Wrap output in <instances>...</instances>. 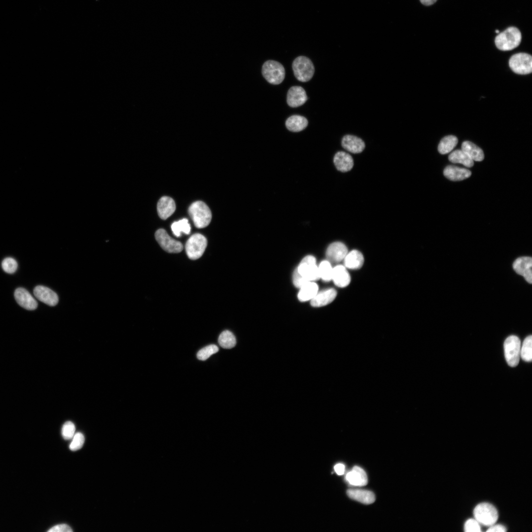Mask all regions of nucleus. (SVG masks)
<instances>
[{
    "label": "nucleus",
    "instance_id": "22",
    "mask_svg": "<svg viewBox=\"0 0 532 532\" xmlns=\"http://www.w3.org/2000/svg\"><path fill=\"white\" fill-rule=\"evenodd\" d=\"M333 162L336 168L341 172H346L352 169L354 165L353 160L349 154L339 151L334 157Z\"/></svg>",
    "mask_w": 532,
    "mask_h": 532
},
{
    "label": "nucleus",
    "instance_id": "33",
    "mask_svg": "<svg viewBox=\"0 0 532 532\" xmlns=\"http://www.w3.org/2000/svg\"><path fill=\"white\" fill-rule=\"evenodd\" d=\"M320 278L325 281L332 280L333 268L329 261H322L318 266Z\"/></svg>",
    "mask_w": 532,
    "mask_h": 532
},
{
    "label": "nucleus",
    "instance_id": "43",
    "mask_svg": "<svg viewBox=\"0 0 532 532\" xmlns=\"http://www.w3.org/2000/svg\"><path fill=\"white\" fill-rule=\"evenodd\" d=\"M421 2L425 5H431L434 3L437 0H420Z\"/></svg>",
    "mask_w": 532,
    "mask_h": 532
},
{
    "label": "nucleus",
    "instance_id": "13",
    "mask_svg": "<svg viewBox=\"0 0 532 532\" xmlns=\"http://www.w3.org/2000/svg\"><path fill=\"white\" fill-rule=\"evenodd\" d=\"M14 298L17 302L27 310H33L37 307L36 300L23 288H18L15 290Z\"/></svg>",
    "mask_w": 532,
    "mask_h": 532
},
{
    "label": "nucleus",
    "instance_id": "9",
    "mask_svg": "<svg viewBox=\"0 0 532 532\" xmlns=\"http://www.w3.org/2000/svg\"><path fill=\"white\" fill-rule=\"evenodd\" d=\"M298 272L306 280L314 281L320 279L318 266L312 256L305 257L297 268Z\"/></svg>",
    "mask_w": 532,
    "mask_h": 532
},
{
    "label": "nucleus",
    "instance_id": "6",
    "mask_svg": "<svg viewBox=\"0 0 532 532\" xmlns=\"http://www.w3.org/2000/svg\"><path fill=\"white\" fill-rule=\"evenodd\" d=\"M473 513L476 520L486 526H492L497 521L498 513L496 508L491 504L483 502L475 507Z\"/></svg>",
    "mask_w": 532,
    "mask_h": 532
},
{
    "label": "nucleus",
    "instance_id": "42",
    "mask_svg": "<svg viewBox=\"0 0 532 532\" xmlns=\"http://www.w3.org/2000/svg\"><path fill=\"white\" fill-rule=\"evenodd\" d=\"M335 472L338 475H342L345 471L344 465L342 464H338L335 465L334 467Z\"/></svg>",
    "mask_w": 532,
    "mask_h": 532
},
{
    "label": "nucleus",
    "instance_id": "15",
    "mask_svg": "<svg viewBox=\"0 0 532 532\" xmlns=\"http://www.w3.org/2000/svg\"><path fill=\"white\" fill-rule=\"evenodd\" d=\"M348 253L346 246L341 242H334L327 248L326 256L332 262L338 263L344 260Z\"/></svg>",
    "mask_w": 532,
    "mask_h": 532
},
{
    "label": "nucleus",
    "instance_id": "30",
    "mask_svg": "<svg viewBox=\"0 0 532 532\" xmlns=\"http://www.w3.org/2000/svg\"><path fill=\"white\" fill-rule=\"evenodd\" d=\"M219 345L223 348L231 349L236 344V338L233 334L229 331H223L218 338Z\"/></svg>",
    "mask_w": 532,
    "mask_h": 532
},
{
    "label": "nucleus",
    "instance_id": "1",
    "mask_svg": "<svg viewBox=\"0 0 532 532\" xmlns=\"http://www.w3.org/2000/svg\"><path fill=\"white\" fill-rule=\"evenodd\" d=\"M522 35L516 27H511L499 33L495 38L497 47L501 51H510L519 45Z\"/></svg>",
    "mask_w": 532,
    "mask_h": 532
},
{
    "label": "nucleus",
    "instance_id": "21",
    "mask_svg": "<svg viewBox=\"0 0 532 532\" xmlns=\"http://www.w3.org/2000/svg\"><path fill=\"white\" fill-rule=\"evenodd\" d=\"M348 497L354 500L366 504L373 503L375 497L373 492L366 490L349 489L347 491Z\"/></svg>",
    "mask_w": 532,
    "mask_h": 532
},
{
    "label": "nucleus",
    "instance_id": "12",
    "mask_svg": "<svg viewBox=\"0 0 532 532\" xmlns=\"http://www.w3.org/2000/svg\"><path fill=\"white\" fill-rule=\"evenodd\" d=\"M33 294L36 299L49 306H55L59 301L57 294L50 288L44 286H36L33 289Z\"/></svg>",
    "mask_w": 532,
    "mask_h": 532
},
{
    "label": "nucleus",
    "instance_id": "39",
    "mask_svg": "<svg viewBox=\"0 0 532 532\" xmlns=\"http://www.w3.org/2000/svg\"><path fill=\"white\" fill-rule=\"evenodd\" d=\"M293 283L296 287L300 288L308 281L304 279L298 271L296 269L293 274Z\"/></svg>",
    "mask_w": 532,
    "mask_h": 532
},
{
    "label": "nucleus",
    "instance_id": "26",
    "mask_svg": "<svg viewBox=\"0 0 532 532\" xmlns=\"http://www.w3.org/2000/svg\"><path fill=\"white\" fill-rule=\"evenodd\" d=\"M308 125V121L303 116L294 115L286 121L285 125L288 130L293 132H299L303 130Z\"/></svg>",
    "mask_w": 532,
    "mask_h": 532
},
{
    "label": "nucleus",
    "instance_id": "2",
    "mask_svg": "<svg viewBox=\"0 0 532 532\" xmlns=\"http://www.w3.org/2000/svg\"><path fill=\"white\" fill-rule=\"evenodd\" d=\"M188 212L195 226L198 228L206 227L211 220V212L203 201H197L192 203L189 207Z\"/></svg>",
    "mask_w": 532,
    "mask_h": 532
},
{
    "label": "nucleus",
    "instance_id": "28",
    "mask_svg": "<svg viewBox=\"0 0 532 532\" xmlns=\"http://www.w3.org/2000/svg\"><path fill=\"white\" fill-rule=\"evenodd\" d=\"M448 159L452 163L462 164L468 167H471L474 165L473 161L462 149H457L452 152L449 155Z\"/></svg>",
    "mask_w": 532,
    "mask_h": 532
},
{
    "label": "nucleus",
    "instance_id": "36",
    "mask_svg": "<svg viewBox=\"0 0 532 532\" xmlns=\"http://www.w3.org/2000/svg\"><path fill=\"white\" fill-rule=\"evenodd\" d=\"M75 427L74 424L71 421H67L64 423L62 429V434L63 438L66 440H68L73 437L75 434Z\"/></svg>",
    "mask_w": 532,
    "mask_h": 532
},
{
    "label": "nucleus",
    "instance_id": "3",
    "mask_svg": "<svg viewBox=\"0 0 532 532\" xmlns=\"http://www.w3.org/2000/svg\"><path fill=\"white\" fill-rule=\"evenodd\" d=\"M292 68L296 78L301 82H307L313 77L314 66L311 61L305 56H299L293 62Z\"/></svg>",
    "mask_w": 532,
    "mask_h": 532
},
{
    "label": "nucleus",
    "instance_id": "25",
    "mask_svg": "<svg viewBox=\"0 0 532 532\" xmlns=\"http://www.w3.org/2000/svg\"><path fill=\"white\" fill-rule=\"evenodd\" d=\"M462 150L473 161L480 162L484 158L483 150L470 141H464L462 144Z\"/></svg>",
    "mask_w": 532,
    "mask_h": 532
},
{
    "label": "nucleus",
    "instance_id": "23",
    "mask_svg": "<svg viewBox=\"0 0 532 532\" xmlns=\"http://www.w3.org/2000/svg\"><path fill=\"white\" fill-rule=\"evenodd\" d=\"M332 280L339 287H345L350 282V276L346 267L338 265L333 268Z\"/></svg>",
    "mask_w": 532,
    "mask_h": 532
},
{
    "label": "nucleus",
    "instance_id": "4",
    "mask_svg": "<svg viewBox=\"0 0 532 532\" xmlns=\"http://www.w3.org/2000/svg\"><path fill=\"white\" fill-rule=\"evenodd\" d=\"M262 72L264 77L270 84L281 83L285 77V69L280 63L273 61H266L263 65Z\"/></svg>",
    "mask_w": 532,
    "mask_h": 532
},
{
    "label": "nucleus",
    "instance_id": "41",
    "mask_svg": "<svg viewBox=\"0 0 532 532\" xmlns=\"http://www.w3.org/2000/svg\"><path fill=\"white\" fill-rule=\"evenodd\" d=\"M487 531L490 532H504L506 531V529L505 526L502 525H496L494 526L492 525Z\"/></svg>",
    "mask_w": 532,
    "mask_h": 532
},
{
    "label": "nucleus",
    "instance_id": "5",
    "mask_svg": "<svg viewBox=\"0 0 532 532\" xmlns=\"http://www.w3.org/2000/svg\"><path fill=\"white\" fill-rule=\"evenodd\" d=\"M521 341L515 335L508 336L504 342V355L508 365L512 367L518 365L521 352Z\"/></svg>",
    "mask_w": 532,
    "mask_h": 532
},
{
    "label": "nucleus",
    "instance_id": "37",
    "mask_svg": "<svg viewBox=\"0 0 532 532\" xmlns=\"http://www.w3.org/2000/svg\"><path fill=\"white\" fill-rule=\"evenodd\" d=\"M72 438L69 446V449L71 451H76L81 448L85 441L84 435L81 432H77Z\"/></svg>",
    "mask_w": 532,
    "mask_h": 532
},
{
    "label": "nucleus",
    "instance_id": "19",
    "mask_svg": "<svg viewBox=\"0 0 532 532\" xmlns=\"http://www.w3.org/2000/svg\"><path fill=\"white\" fill-rule=\"evenodd\" d=\"M336 294V291L332 288L318 292L315 296L311 300V304L314 307L326 305L334 300Z\"/></svg>",
    "mask_w": 532,
    "mask_h": 532
},
{
    "label": "nucleus",
    "instance_id": "40",
    "mask_svg": "<svg viewBox=\"0 0 532 532\" xmlns=\"http://www.w3.org/2000/svg\"><path fill=\"white\" fill-rule=\"evenodd\" d=\"M72 531L71 528L65 524L56 525L48 531L49 532H72Z\"/></svg>",
    "mask_w": 532,
    "mask_h": 532
},
{
    "label": "nucleus",
    "instance_id": "7",
    "mask_svg": "<svg viewBox=\"0 0 532 532\" xmlns=\"http://www.w3.org/2000/svg\"><path fill=\"white\" fill-rule=\"evenodd\" d=\"M207 239L200 233H195L188 239L185 244L188 257L192 260L200 258L204 253L207 246Z\"/></svg>",
    "mask_w": 532,
    "mask_h": 532
},
{
    "label": "nucleus",
    "instance_id": "14",
    "mask_svg": "<svg viewBox=\"0 0 532 532\" xmlns=\"http://www.w3.org/2000/svg\"><path fill=\"white\" fill-rule=\"evenodd\" d=\"M307 100L306 93L300 86H293L288 91L287 102L292 107H297L303 105Z\"/></svg>",
    "mask_w": 532,
    "mask_h": 532
},
{
    "label": "nucleus",
    "instance_id": "34",
    "mask_svg": "<svg viewBox=\"0 0 532 532\" xmlns=\"http://www.w3.org/2000/svg\"><path fill=\"white\" fill-rule=\"evenodd\" d=\"M218 350L219 348L216 345L214 344L209 345L200 349L198 352L197 357L199 360L204 361L212 355L217 353Z\"/></svg>",
    "mask_w": 532,
    "mask_h": 532
},
{
    "label": "nucleus",
    "instance_id": "11",
    "mask_svg": "<svg viewBox=\"0 0 532 532\" xmlns=\"http://www.w3.org/2000/svg\"><path fill=\"white\" fill-rule=\"evenodd\" d=\"M532 259L530 257H522L517 259L513 264L515 272L522 275L525 280L531 284L532 282Z\"/></svg>",
    "mask_w": 532,
    "mask_h": 532
},
{
    "label": "nucleus",
    "instance_id": "31",
    "mask_svg": "<svg viewBox=\"0 0 532 532\" xmlns=\"http://www.w3.org/2000/svg\"><path fill=\"white\" fill-rule=\"evenodd\" d=\"M171 228L173 234L177 237L181 235L182 232L188 234L191 231L190 225L188 223V220L186 218H183L177 222H174L171 225Z\"/></svg>",
    "mask_w": 532,
    "mask_h": 532
},
{
    "label": "nucleus",
    "instance_id": "16",
    "mask_svg": "<svg viewBox=\"0 0 532 532\" xmlns=\"http://www.w3.org/2000/svg\"><path fill=\"white\" fill-rule=\"evenodd\" d=\"M341 144L345 149L352 153H360L365 147V144L362 139L350 134L343 136Z\"/></svg>",
    "mask_w": 532,
    "mask_h": 532
},
{
    "label": "nucleus",
    "instance_id": "20",
    "mask_svg": "<svg viewBox=\"0 0 532 532\" xmlns=\"http://www.w3.org/2000/svg\"><path fill=\"white\" fill-rule=\"evenodd\" d=\"M443 174L450 180L460 181L469 177L471 172L466 168L450 165L445 168Z\"/></svg>",
    "mask_w": 532,
    "mask_h": 532
},
{
    "label": "nucleus",
    "instance_id": "35",
    "mask_svg": "<svg viewBox=\"0 0 532 532\" xmlns=\"http://www.w3.org/2000/svg\"><path fill=\"white\" fill-rule=\"evenodd\" d=\"M1 266L5 272L11 274L14 273L17 270L18 264L15 259L7 257L2 261Z\"/></svg>",
    "mask_w": 532,
    "mask_h": 532
},
{
    "label": "nucleus",
    "instance_id": "32",
    "mask_svg": "<svg viewBox=\"0 0 532 532\" xmlns=\"http://www.w3.org/2000/svg\"><path fill=\"white\" fill-rule=\"evenodd\" d=\"M520 356L523 360L531 362L532 360V337L530 335L524 339L521 347Z\"/></svg>",
    "mask_w": 532,
    "mask_h": 532
},
{
    "label": "nucleus",
    "instance_id": "29",
    "mask_svg": "<svg viewBox=\"0 0 532 532\" xmlns=\"http://www.w3.org/2000/svg\"><path fill=\"white\" fill-rule=\"evenodd\" d=\"M458 142L456 136L453 135L446 136L440 140L438 146V151L441 154H447L454 148Z\"/></svg>",
    "mask_w": 532,
    "mask_h": 532
},
{
    "label": "nucleus",
    "instance_id": "38",
    "mask_svg": "<svg viewBox=\"0 0 532 532\" xmlns=\"http://www.w3.org/2000/svg\"><path fill=\"white\" fill-rule=\"evenodd\" d=\"M464 528L465 531L468 532L480 531L479 522L476 519H470L467 520L465 523Z\"/></svg>",
    "mask_w": 532,
    "mask_h": 532
},
{
    "label": "nucleus",
    "instance_id": "18",
    "mask_svg": "<svg viewBox=\"0 0 532 532\" xmlns=\"http://www.w3.org/2000/svg\"><path fill=\"white\" fill-rule=\"evenodd\" d=\"M176 206L173 200L168 197H162L157 204V211L160 217L165 220L171 216L175 210Z\"/></svg>",
    "mask_w": 532,
    "mask_h": 532
},
{
    "label": "nucleus",
    "instance_id": "44",
    "mask_svg": "<svg viewBox=\"0 0 532 532\" xmlns=\"http://www.w3.org/2000/svg\"><path fill=\"white\" fill-rule=\"evenodd\" d=\"M496 33H499V31L498 30H496Z\"/></svg>",
    "mask_w": 532,
    "mask_h": 532
},
{
    "label": "nucleus",
    "instance_id": "10",
    "mask_svg": "<svg viewBox=\"0 0 532 532\" xmlns=\"http://www.w3.org/2000/svg\"><path fill=\"white\" fill-rule=\"evenodd\" d=\"M155 238L161 247L169 253H176L183 249L182 244L171 238L163 229L158 230L155 234Z\"/></svg>",
    "mask_w": 532,
    "mask_h": 532
},
{
    "label": "nucleus",
    "instance_id": "27",
    "mask_svg": "<svg viewBox=\"0 0 532 532\" xmlns=\"http://www.w3.org/2000/svg\"><path fill=\"white\" fill-rule=\"evenodd\" d=\"M318 292V286L313 281H308L300 288L298 295L301 301L311 300Z\"/></svg>",
    "mask_w": 532,
    "mask_h": 532
},
{
    "label": "nucleus",
    "instance_id": "17",
    "mask_svg": "<svg viewBox=\"0 0 532 532\" xmlns=\"http://www.w3.org/2000/svg\"><path fill=\"white\" fill-rule=\"evenodd\" d=\"M346 481L351 485L356 486H365L367 483V477L363 469L355 466L351 471L348 472L345 477Z\"/></svg>",
    "mask_w": 532,
    "mask_h": 532
},
{
    "label": "nucleus",
    "instance_id": "8",
    "mask_svg": "<svg viewBox=\"0 0 532 532\" xmlns=\"http://www.w3.org/2000/svg\"><path fill=\"white\" fill-rule=\"evenodd\" d=\"M511 70L519 74H528L532 71V57L526 53H518L512 55L509 60Z\"/></svg>",
    "mask_w": 532,
    "mask_h": 532
},
{
    "label": "nucleus",
    "instance_id": "24",
    "mask_svg": "<svg viewBox=\"0 0 532 532\" xmlns=\"http://www.w3.org/2000/svg\"><path fill=\"white\" fill-rule=\"evenodd\" d=\"M343 260L346 267L356 269L362 267L364 259L360 252L354 250L348 252Z\"/></svg>",
    "mask_w": 532,
    "mask_h": 532
}]
</instances>
